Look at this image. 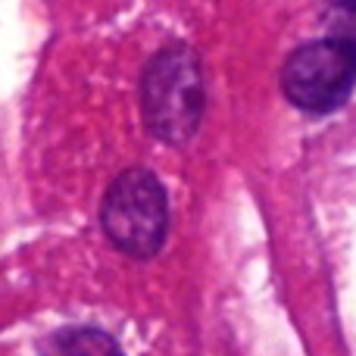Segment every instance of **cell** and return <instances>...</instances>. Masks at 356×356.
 <instances>
[{
    "instance_id": "1",
    "label": "cell",
    "mask_w": 356,
    "mask_h": 356,
    "mask_svg": "<svg viewBox=\"0 0 356 356\" xmlns=\"http://www.w3.org/2000/svg\"><path fill=\"white\" fill-rule=\"evenodd\" d=\"M203 69L191 47L172 44L150 60L141 81L147 129L166 144H188L203 119Z\"/></svg>"
},
{
    "instance_id": "2",
    "label": "cell",
    "mask_w": 356,
    "mask_h": 356,
    "mask_svg": "<svg viewBox=\"0 0 356 356\" xmlns=\"http://www.w3.org/2000/svg\"><path fill=\"white\" fill-rule=\"evenodd\" d=\"M100 225L122 253L147 259L160 253L169 232V200L160 178L129 169L110 184L100 207Z\"/></svg>"
},
{
    "instance_id": "3",
    "label": "cell",
    "mask_w": 356,
    "mask_h": 356,
    "mask_svg": "<svg viewBox=\"0 0 356 356\" xmlns=\"http://www.w3.org/2000/svg\"><path fill=\"white\" fill-rule=\"evenodd\" d=\"M356 85V41L322 38L297 47L282 69V88L307 113H332Z\"/></svg>"
},
{
    "instance_id": "4",
    "label": "cell",
    "mask_w": 356,
    "mask_h": 356,
    "mask_svg": "<svg viewBox=\"0 0 356 356\" xmlns=\"http://www.w3.org/2000/svg\"><path fill=\"white\" fill-rule=\"evenodd\" d=\"M41 356H122L116 341L97 328H66L54 334Z\"/></svg>"
},
{
    "instance_id": "5",
    "label": "cell",
    "mask_w": 356,
    "mask_h": 356,
    "mask_svg": "<svg viewBox=\"0 0 356 356\" xmlns=\"http://www.w3.org/2000/svg\"><path fill=\"white\" fill-rule=\"evenodd\" d=\"M334 16H341L338 22L344 25H356V0H328Z\"/></svg>"
}]
</instances>
